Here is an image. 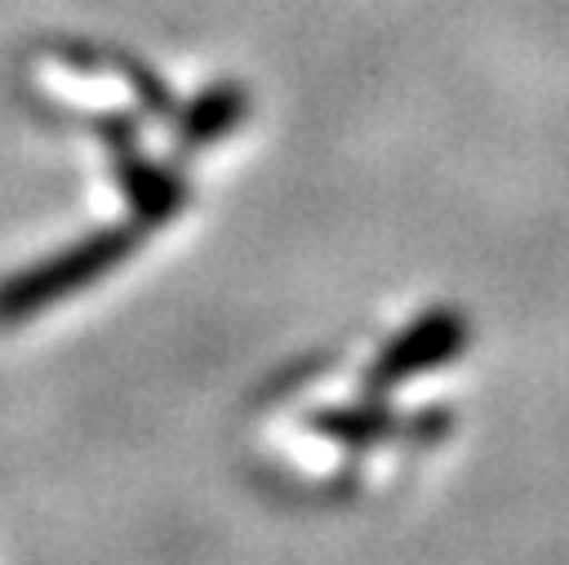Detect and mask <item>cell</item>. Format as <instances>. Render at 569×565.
Returning <instances> with one entry per match:
<instances>
[{"mask_svg": "<svg viewBox=\"0 0 569 565\" xmlns=\"http://www.w3.org/2000/svg\"><path fill=\"white\" fill-rule=\"evenodd\" d=\"M147 227H138L133 218L129 222H116V227H98L62 249H53L49 258L40 262H27L22 271L4 276L0 280V325H22L40 311H49L53 303L98 285L102 276H111L142 240Z\"/></svg>", "mask_w": 569, "mask_h": 565, "instance_id": "obj_1", "label": "cell"}, {"mask_svg": "<svg viewBox=\"0 0 569 565\" xmlns=\"http://www.w3.org/2000/svg\"><path fill=\"white\" fill-rule=\"evenodd\" d=\"M467 334H471V325H467L462 311H453V307H431V311H422V316L409 320V325L378 351V360L369 365V378H365V383H369V396H382V391L409 383L413 374H427V369L449 365L453 356L467 351Z\"/></svg>", "mask_w": 569, "mask_h": 565, "instance_id": "obj_2", "label": "cell"}, {"mask_svg": "<svg viewBox=\"0 0 569 565\" xmlns=\"http://www.w3.org/2000/svg\"><path fill=\"white\" fill-rule=\"evenodd\" d=\"M316 427L329 432V436H338V440H347V445H369L382 432H391V418L378 405H360V409H325L316 418Z\"/></svg>", "mask_w": 569, "mask_h": 565, "instance_id": "obj_5", "label": "cell"}, {"mask_svg": "<svg viewBox=\"0 0 569 565\" xmlns=\"http://www.w3.org/2000/svg\"><path fill=\"white\" fill-rule=\"evenodd\" d=\"M249 111V93L240 85H209L204 93H196L178 120V133H173V147L187 156V151H200L218 138H227Z\"/></svg>", "mask_w": 569, "mask_h": 565, "instance_id": "obj_4", "label": "cell"}, {"mask_svg": "<svg viewBox=\"0 0 569 565\" xmlns=\"http://www.w3.org/2000/svg\"><path fill=\"white\" fill-rule=\"evenodd\" d=\"M107 142H111V156H116V169H120V187H124V196L133 205V222L138 227H156V222L173 218L182 209V196H187L182 178L173 169H160V165L142 160L133 151V129L124 120H111Z\"/></svg>", "mask_w": 569, "mask_h": 565, "instance_id": "obj_3", "label": "cell"}]
</instances>
